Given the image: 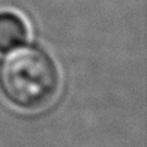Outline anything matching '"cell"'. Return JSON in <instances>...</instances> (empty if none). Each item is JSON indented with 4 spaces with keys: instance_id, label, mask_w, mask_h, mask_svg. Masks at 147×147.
<instances>
[{
    "instance_id": "cell-1",
    "label": "cell",
    "mask_w": 147,
    "mask_h": 147,
    "mask_svg": "<svg viewBox=\"0 0 147 147\" xmlns=\"http://www.w3.org/2000/svg\"><path fill=\"white\" fill-rule=\"evenodd\" d=\"M59 87L56 62L38 47L14 51L0 62V90L17 108L44 110L56 99Z\"/></svg>"
},
{
    "instance_id": "cell-2",
    "label": "cell",
    "mask_w": 147,
    "mask_h": 147,
    "mask_svg": "<svg viewBox=\"0 0 147 147\" xmlns=\"http://www.w3.org/2000/svg\"><path fill=\"white\" fill-rule=\"evenodd\" d=\"M29 29L26 21L15 12H0V53L17 50L27 42Z\"/></svg>"
}]
</instances>
